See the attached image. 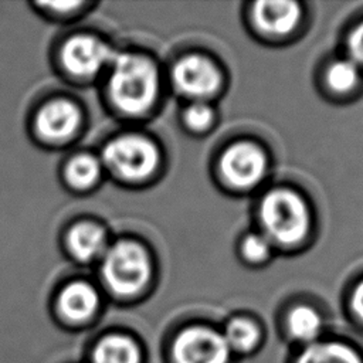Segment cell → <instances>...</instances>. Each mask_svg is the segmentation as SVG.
<instances>
[{
    "instance_id": "6da1fadb",
    "label": "cell",
    "mask_w": 363,
    "mask_h": 363,
    "mask_svg": "<svg viewBox=\"0 0 363 363\" xmlns=\"http://www.w3.org/2000/svg\"><path fill=\"white\" fill-rule=\"evenodd\" d=\"M109 91L115 105L126 113L146 111L156 95V71L140 55L121 54L112 61Z\"/></svg>"
},
{
    "instance_id": "7a4b0ae2",
    "label": "cell",
    "mask_w": 363,
    "mask_h": 363,
    "mask_svg": "<svg viewBox=\"0 0 363 363\" xmlns=\"http://www.w3.org/2000/svg\"><path fill=\"white\" fill-rule=\"evenodd\" d=\"M259 218L265 237L284 245L299 242L309 228V213L305 201L295 191L285 189H275L264 196Z\"/></svg>"
},
{
    "instance_id": "3957f363",
    "label": "cell",
    "mask_w": 363,
    "mask_h": 363,
    "mask_svg": "<svg viewBox=\"0 0 363 363\" xmlns=\"http://www.w3.org/2000/svg\"><path fill=\"white\" fill-rule=\"evenodd\" d=\"M102 274L115 294L132 295L146 284L150 265L146 252L138 244L122 241L105 254Z\"/></svg>"
},
{
    "instance_id": "277c9868",
    "label": "cell",
    "mask_w": 363,
    "mask_h": 363,
    "mask_svg": "<svg viewBox=\"0 0 363 363\" xmlns=\"http://www.w3.org/2000/svg\"><path fill=\"white\" fill-rule=\"evenodd\" d=\"M104 162L118 176L128 180H140L153 172L157 163V152L147 139L126 135L106 145Z\"/></svg>"
},
{
    "instance_id": "5b68a950",
    "label": "cell",
    "mask_w": 363,
    "mask_h": 363,
    "mask_svg": "<svg viewBox=\"0 0 363 363\" xmlns=\"http://www.w3.org/2000/svg\"><path fill=\"white\" fill-rule=\"evenodd\" d=\"M173 356L176 363H231V353L223 332L193 326L183 330L174 345Z\"/></svg>"
},
{
    "instance_id": "8992f818",
    "label": "cell",
    "mask_w": 363,
    "mask_h": 363,
    "mask_svg": "<svg viewBox=\"0 0 363 363\" xmlns=\"http://www.w3.org/2000/svg\"><path fill=\"white\" fill-rule=\"evenodd\" d=\"M220 166L224 179L231 186L247 189L262 179L267 169V157L257 145L240 142L224 152Z\"/></svg>"
},
{
    "instance_id": "52a82bcc",
    "label": "cell",
    "mask_w": 363,
    "mask_h": 363,
    "mask_svg": "<svg viewBox=\"0 0 363 363\" xmlns=\"http://www.w3.org/2000/svg\"><path fill=\"white\" fill-rule=\"evenodd\" d=\"M115 52L94 37L78 35L71 38L62 50V61L67 69L79 77H91L106 64H112Z\"/></svg>"
},
{
    "instance_id": "ba28073f",
    "label": "cell",
    "mask_w": 363,
    "mask_h": 363,
    "mask_svg": "<svg viewBox=\"0 0 363 363\" xmlns=\"http://www.w3.org/2000/svg\"><path fill=\"white\" fill-rule=\"evenodd\" d=\"M173 79L182 92L200 99L213 95L221 84L216 65L200 55L180 60L174 67Z\"/></svg>"
},
{
    "instance_id": "9c48e42d",
    "label": "cell",
    "mask_w": 363,
    "mask_h": 363,
    "mask_svg": "<svg viewBox=\"0 0 363 363\" xmlns=\"http://www.w3.org/2000/svg\"><path fill=\"white\" fill-rule=\"evenodd\" d=\"M252 17L261 31L284 35L296 27L301 9L295 1H258L254 4Z\"/></svg>"
},
{
    "instance_id": "30bf717a",
    "label": "cell",
    "mask_w": 363,
    "mask_h": 363,
    "mask_svg": "<svg viewBox=\"0 0 363 363\" xmlns=\"http://www.w3.org/2000/svg\"><path fill=\"white\" fill-rule=\"evenodd\" d=\"M291 363H363V353L345 340L322 337L299 347Z\"/></svg>"
},
{
    "instance_id": "8fae6325",
    "label": "cell",
    "mask_w": 363,
    "mask_h": 363,
    "mask_svg": "<svg viewBox=\"0 0 363 363\" xmlns=\"http://www.w3.org/2000/svg\"><path fill=\"white\" fill-rule=\"evenodd\" d=\"M78 121L79 113L71 102L54 101L40 111L37 128L48 139H64L75 130Z\"/></svg>"
},
{
    "instance_id": "7c38bea8",
    "label": "cell",
    "mask_w": 363,
    "mask_h": 363,
    "mask_svg": "<svg viewBox=\"0 0 363 363\" xmlns=\"http://www.w3.org/2000/svg\"><path fill=\"white\" fill-rule=\"evenodd\" d=\"M285 330L292 342L303 347L323 337V319L312 306L298 305L288 312Z\"/></svg>"
},
{
    "instance_id": "4fadbf2b",
    "label": "cell",
    "mask_w": 363,
    "mask_h": 363,
    "mask_svg": "<svg viewBox=\"0 0 363 363\" xmlns=\"http://www.w3.org/2000/svg\"><path fill=\"white\" fill-rule=\"evenodd\" d=\"M223 336L234 356H250L258 350L262 342L259 325L247 316L233 318L225 325Z\"/></svg>"
},
{
    "instance_id": "5bb4252c",
    "label": "cell",
    "mask_w": 363,
    "mask_h": 363,
    "mask_svg": "<svg viewBox=\"0 0 363 363\" xmlns=\"http://www.w3.org/2000/svg\"><path fill=\"white\" fill-rule=\"evenodd\" d=\"M60 306L67 318L72 320H82L95 312L98 306V295L91 285L74 282L62 291L60 296Z\"/></svg>"
},
{
    "instance_id": "9a60e30c",
    "label": "cell",
    "mask_w": 363,
    "mask_h": 363,
    "mask_svg": "<svg viewBox=\"0 0 363 363\" xmlns=\"http://www.w3.org/2000/svg\"><path fill=\"white\" fill-rule=\"evenodd\" d=\"M68 241L72 252L82 261L94 259L105 250L104 231L94 224H79L74 227Z\"/></svg>"
},
{
    "instance_id": "2e32d148",
    "label": "cell",
    "mask_w": 363,
    "mask_h": 363,
    "mask_svg": "<svg viewBox=\"0 0 363 363\" xmlns=\"http://www.w3.org/2000/svg\"><path fill=\"white\" fill-rule=\"evenodd\" d=\"M95 363H139L140 353L136 345L123 336L104 339L94 354Z\"/></svg>"
},
{
    "instance_id": "e0dca14e",
    "label": "cell",
    "mask_w": 363,
    "mask_h": 363,
    "mask_svg": "<svg viewBox=\"0 0 363 363\" xmlns=\"http://www.w3.org/2000/svg\"><path fill=\"white\" fill-rule=\"evenodd\" d=\"M360 79L359 65L352 60H340L333 62L326 74L329 88L336 92H347L353 89Z\"/></svg>"
},
{
    "instance_id": "ac0fdd59",
    "label": "cell",
    "mask_w": 363,
    "mask_h": 363,
    "mask_svg": "<svg viewBox=\"0 0 363 363\" xmlns=\"http://www.w3.org/2000/svg\"><path fill=\"white\" fill-rule=\"evenodd\" d=\"M67 176L74 186L86 187L92 184L99 176V164L92 156H77L69 162L67 167Z\"/></svg>"
},
{
    "instance_id": "d6986e66",
    "label": "cell",
    "mask_w": 363,
    "mask_h": 363,
    "mask_svg": "<svg viewBox=\"0 0 363 363\" xmlns=\"http://www.w3.org/2000/svg\"><path fill=\"white\" fill-rule=\"evenodd\" d=\"M242 252L245 258L252 262L264 261L269 254V240L265 235L250 234L242 244Z\"/></svg>"
},
{
    "instance_id": "ffe728a7",
    "label": "cell",
    "mask_w": 363,
    "mask_h": 363,
    "mask_svg": "<svg viewBox=\"0 0 363 363\" xmlns=\"http://www.w3.org/2000/svg\"><path fill=\"white\" fill-rule=\"evenodd\" d=\"M186 122L193 129H204L207 128L213 121V111L207 104H203L201 101L193 104L186 111Z\"/></svg>"
},
{
    "instance_id": "44dd1931",
    "label": "cell",
    "mask_w": 363,
    "mask_h": 363,
    "mask_svg": "<svg viewBox=\"0 0 363 363\" xmlns=\"http://www.w3.org/2000/svg\"><path fill=\"white\" fill-rule=\"evenodd\" d=\"M347 48L352 57V61L357 65H363V23L353 28L349 37Z\"/></svg>"
},
{
    "instance_id": "7402d4cb",
    "label": "cell",
    "mask_w": 363,
    "mask_h": 363,
    "mask_svg": "<svg viewBox=\"0 0 363 363\" xmlns=\"http://www.w3.org/2000/svg\"><path fill=\"white\" fill-rule=\"evenodd\" d=\"M350 309L353 315L363 323V281L353 289L350 296Z\"/></svg>"
}]
</instances>
